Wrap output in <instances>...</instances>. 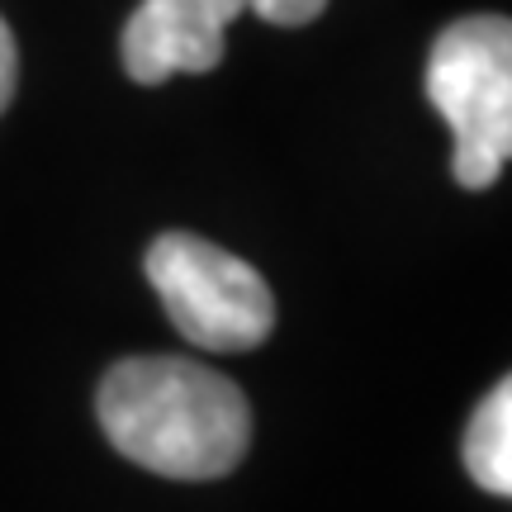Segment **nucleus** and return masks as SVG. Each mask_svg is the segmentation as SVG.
<instances>
[{"label":"nucleus","mask_w":512,"mask_h":512,"mask_svg":"<svg viewBox=\"0 0 512 512\" xmlns=\"http://www.w3.org/2000/svg\"><path fill=\"white\" fill-rule=\"evenodd\" d=\"M95 413L119 456L166 479H223L252 446L247 394L185 356H128L110 366Z\"/></svg>","instance_id":"1"},{"label":"nucleus","mask_w":512,"mask_h":512,"mask_svg":"<svg viewBox=\"0 0 512 512\" xmlns=\"http://www.w3.org/2000/svg\"><path fill=\"white\" fill-rule=\"evenodd\" d=\"M427 100L456 133V181L489 190L512 162V19L470 15L441 29L427 57Z\"/></svg>","instance_id":"2"},{"label":"nucleus","mask_w":512,"mask_h":512,"mask_svg":"<svg viewBox=\"0 0 512 512\" xmlns=\"http://www.w3.org/2000/svg\"><path fill=\"white\" fill-rule=\"evenodd\" d=\"M143 266L185 342L204 351H252L271 337L275 294L242 256L195 233H162Z\"/></svg>","instance_id":"3"},{"label":"nucleus","mask_w":512,"mask_h":512,"mask_svg":"<svg viewBox=\"0 0 512 512\" xmlns=\"http://www.w3.org/2000/svg\"><path fill=\"white\" fill-rule=\"evenodd\" d=\"M252 0H143L124 24V72L138 86H162L176 72H214L223 29Z\"/></svg>","instance_id":"4"},{"label":"nucleus","mask_w":512,"mask_h":512,"mask_svg":"<svg viewBox=\"0 0 512 512\" xmlns=\"http://www.w3.org/2000/svg\"><path fill=\"white\" fill-rule=\"evenodd\" d=\"M465 470L484 494L512 498V375L489 389L465 427Z\"/></svg>","instance_id":"5"},{"label":"nucleus","mask_w":512,"mask_h":512,"mask_svg":"<svg viewBox=\"0 0 512 512\" xmlns=\"http://www.w3.org/2000/svg\"><path fill=\"white\" fill-rule=\"evenodd\" d=\"M247 10L266 19V24H285V29H299V24H309L328 10V0H252Z\"/></svg>","instance_id":"6"},{"label":"nucleus","mask_w":512,"mask_h":512,"mask_svg":"<svg viewBox=\"0 0 512 512\" xmlns=\"http://www.w3.org/2000/svg\"><path fill=\"white\" fill-rule=\"evenodd\" d=\"M15 81H19V53H15V34H10V24L0 19V114H5V105L15 100Z\"/></svg>","instance_id":"7"}]
</instances>
